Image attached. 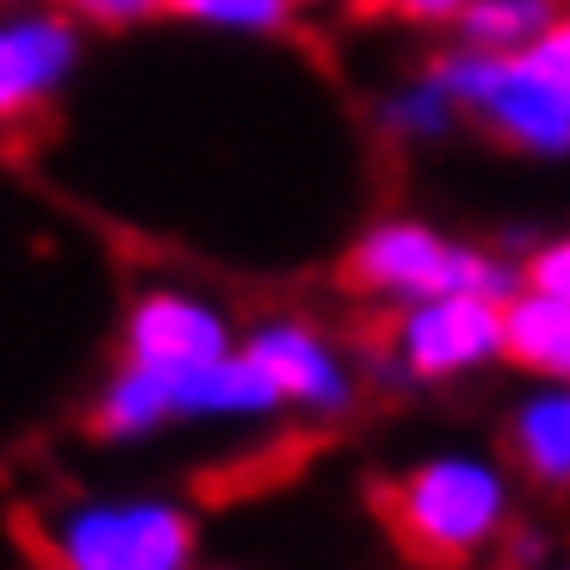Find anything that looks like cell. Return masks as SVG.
Returning <instances> with one entry per match:
<instances>
[{
  "mask_svg": "<svg viewBox=\"0 0 570 570\" xmlns=\"http://www.w3.org/2000/svg\"><path fill=\"white\" fill-rule=\"evenodd\" d=\"M372 7L415 31H453V19L465 13V0H372Z\"/></svg>",
  "mask_w": 570,
  "mask_h": 570,
  "instance_id": "obj_18",
  "label": "cell"
},
{
  "mask_svg": "<svg viewBox=\"0 0 570 570\" xmlns=\"http://www.w3.org/2000/svg\"><path fill=\"white\" fill-rule=\"evenodd\" d=\"M521 57H528L533 69H540L546 81H552L558 94H564V100H570V7H564V13L552 19V26H546V38L533 43V50H521Z\"/></svg>",
  "mask_w": 570,
  "mask_h": 570,
  "instance_id": "obj_17",
  "label": "cell"
},
{
  "mask_svg": "<svg viewBox=\"0 0 570 570\" xmlns=\"http://www.w3.org/2000/svg\"><path fill=\"white\" fill-rule=\"evenodd\" d=\"M502 459L521 484L570 497V385L528 379V391L502 415Z\"/></svg>",
  "mask_w": 570,
  "mask_h": 570,
  "instance_id": "obj_10",
  "label": "cell"
},
{
  "mask_svg": "<svg viewBox=\"0 0 570 570\" xmlns=\"http://www.w3.org/2000/svg\"><path fill=\"white\" fill-rule=\"evenodd\" d=\"M502 360L514 372H528V379L570 385V298L521 285L502 304Z\"/></svg>",
  "mask_w": 570,
  "mask_h": 570,
  "instance_id": "obj_11",
  "label": "cell"
},
{
  "mask_svg": "<svg viewBox=\"0 0 570 570\" xmlns=\"http://www.w3.org/2000/svg\"><path fill=\"white\" fill-rule=\"evenodd\" d=\"M243 328L212 292L180 279H149L137 285L118 311V360L149 372H186V366H212V360L236 354Z\"/></svg>",
  "mask_w": 570,
  "mask_h": 570,
  "instance_id": "obj_8",
  "label": "cell"
},
{
  "mask_svg": "<svg viewBox=\"0 0 570 570\" xmlns=\"http://www.w3.org/2000/svg\"><path fill=\"white\" fill-rule=\"evenodd\" d=\"M540 570H570V564H540Z\"/></svg>",
  "mask_w": 570,
  "mask_h": 570,
  "instance_id": "obj_20",
  "label": "cell"
},
{
  "mask_svg": "<svg viewBox=\"0 0 570 570\" xmlns=\"http://www.w3.org/2000/svg\"><path fill=\"white\" fill-rule=\"evenodd\" d=\"M311 7V13H347V7H372V0H298V13Z\"/></svg>",
  "mask_w": 570,
  "mask_h": 570,
  "instance_id": "obj_19",
  "label": "cell"
},
{
  "mask_svg": "<svg viewBox=\"0 0 570 570\" xmlns=\"http://www.w3.org/2000/svg\"><path fill=\"white\" fill-rule=\"evenodd\" d=\"M428 69L453 87L465 125L497 137L502 149L528 161H570V100L528 57H490V50L446 43Z\"/></svg>",
  "mask_w": 570,
  "mask_h": 570,
  "instance_id": "obj_5",
  "label": "cell"
},
{
  "mask_svg": "<svg viewBox=\"0 0 570 570\" xmlns=\"http://www.w3.org/2000/svg\"><path fill=\"white\" fill-rule=\"evenodd\" d=\"M521 285L552 292V298H570V229H552V236L528 243V255H521Z\"/></svg>",
  "mask_w": 570,
  "mask_h": 570,
  "instance_id": "obj_16",
  "label": "cell"
},
{
  "mask_svg": "<svg viewBox=\"0 0 570 570\" xmlns=\"http://www.w3.org/2000/svg\"><path fill=\"white\" fill-rule=\"evenodd\" d=\"M564 13V0H465L453 19V43L490 50V57H521L546 38V26Z\"/></svg>",
  "mask_w": 570,
  "mask_h": 570,
  "instance_id": "obj_13",
  "label": "cell"
},
{
  "mask_svg": "<svg viewBox=\"0 0 570 570\" xmlns=\"http://www.w3.org/2000/svg\"><path fill=\"white\" fill-rule=\"evenodd\" d=\"M502 366V304L478 292H441L391 311L385 342L360 366L379 385H465L478 372Z\"/></svg>",
  "mask_w": 570,
  "mask_h": 570,
  "instance_id": "obj_6",
  "label": "cell"
},
{
  "mask_svg": "<svg viewBox=\"0 0 570 570\" xmlns=\"http://www.w3.org/2000/svg\"><path fill=\"white\" fill-rule=\"evenodd\" d=\"M217 570H229V564H217Z\"/></svg>",
  "mask_w": 570,
  "mask_h": 570,
  "instance_id": "obj_21",
  "label": "cell"
},
{
  "mask_svg": "<svg viewBox=\"0 0 570 570\" xmlns=\"http://www.w3.org/2000/svg\"><path fill=\"white\" fill-rule=\"evenodd\" d=\"M174 19L212 38H279L298 19V0H174Z\"/></svg>",
  "mask_w": 570,
  "mask_h": 570,
  "instance_id": "obj_14",
  "label": "cell"
},
{
  "mask_svg": "<svg viewBox=\"0 0 570 570\" xmlns=\"http://www.w3.org/2000/svg\"><path fill=\"white\" fill-rule=\"evenodd\" d=\"M50 570H199V514L168 490H87L43 514Z\"/></svg>",
  "mask_w": 570,
  "mask_h": 570,
  "instance_id": "obj_4",
  "label": "cell"
},
{
  "mask_svg": "<svg viewBox=\"0 0 570 570\" xmlns=\"http://www.w3.org/2000/svg\"><path fill=\"white\" fill-rule=\"evenodd\" d=\"M459 125H465V112L434 69L403 75V81L379 87V100H372V130L397 149H441Z\"/></svg>",
  "mask_w": 570,
  "mask_h": 570,
  "instance_id": "obj_12",
  "label": "cell"
},
{
  "mask_svg": "<svg viewBox=\"0 0 570 570\" xmlns=\"http://www.w3.org/2000/svg\"><path fill=\"white\" fill-rule=\"evenodd\" d=\"M243 354L255 360V372L273 385L285 415H304V422L328 428L347 422L360 410V391H366V372L347 354L323 323L311 316H261L243 328Z\"/></svg>",
  "mask_w": 570,
  "mask_h": 570,
  "instance_id": "obj_7",
  "label": "cell"
},
{
  "mask_svg": "<svg viewBox=\"0 0 570 570\" xmlns=\"http://www.w3.org/2000/svg\"><path fill=\"white\" fill-rule=\"evenodd\" d=\"M273 415L285 410L243 347L186 372H149L112 360V372L87 403V428L106 446H142L174 434V428H261Z\"/></svg>",
  "mask_w": 570,
  "mask_h": 570,
  "instance_id": "obj_2",
  "label": "cell"
},
{
  "mask_svg": "<svg viewBox=\"0 0 570 570\" xmlns=\"http://www.w3.org/2000/svg\"><path fill=\"white\" fill-rule=\"evenodd\" d=\"M87 31L57 0H0V130H26L81 75Z\"/></svg>",
  "mask_w": 570,
  "mask_h": 570,
  "instance_id": "obj_9",
  "label": "cell"
},
{
  "mask_svg": "<svg viewBox=\"0 0 570 570\" xmlns=\"http://www.w3.org/2000/svg\"><path fill=\"white\" fill-rule=\"evenodd\" d=\"M347 292H360L379 311H403L415 298H441V292H478V298L509 304L521 292V255L459 243L441 224L410 212L372 217L342 255Z\"/></svg>",
  "mask_w": 570,
  "mask_h": 570,
  "instance_id": "obj_3",
  "label": "cell"
},
{
  "mask_svg": "<svg viewBox=\"0 0 570 570\" xmlns=\"http://www.w3.org/2000/svg\"><path fill=\"white\" fill-rule=\"evenodd\" d=\"M81 31H142L174 19V0H57Z\"/></svg>",
  "mask_w": 570,
  "mask_h": 570,
  "instance_id": "obj_15",
  "label": "cell"
},
{
  "mask_svg": "<svg viewBox=\"0 0 570 570\" xmlns=\"http://www.w3.org/2000/svg\"><path fill=\"white\" fill-rule=\"evenodd\" d=\"M521 478L490 446H428L379 484L385 533L428 570H471L521 521Z\"/></svg>",
  "mask_w": 570,
  "mask_h": 570,
  "instance_id": "obj_1",
  "label": "cell"
}]
</instances>
